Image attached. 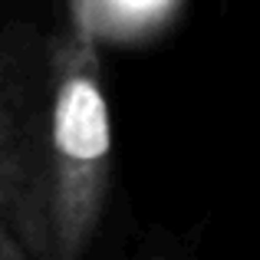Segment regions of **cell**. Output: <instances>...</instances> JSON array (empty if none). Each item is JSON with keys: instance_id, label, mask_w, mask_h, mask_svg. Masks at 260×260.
I'll list each match as a JSON object with an SVG mask.
<instances>
[{"instance_id": "cell-1", "label": "cell", "mask_w": 260, "mask_h": 260, "mask_svg": "<svg viewBox=\"0 0 260 260\" xmlns=\"http://www.w3.org/2000/svg\"><path fill=\"white\" fill-rule=\"evenodd\" d=\"M43 158L56 260H83L106 211L112 178V122L99 40L70 17L43 56Z\"/></svg>"}, {"instance_id": "cell-2", "label": "cell", "mask_w": 260, "mask_h": 260, "mask_svg": "<svg viewBox=\"0 0 260 260\" xmlns=\"http://www.w3.org/2000/svg\"><path fill=\"white\" fill-rule=\"evenodd\" d=\"M33 26L0 33V260H56Z\"/></svg>"}]
</instances>
